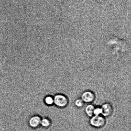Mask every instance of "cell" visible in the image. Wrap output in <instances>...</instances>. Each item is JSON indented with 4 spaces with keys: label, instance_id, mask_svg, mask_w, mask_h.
<instances>
[{
    "label": "cell",
    "instance_id": "277c9868",
    "mask_svg": "<svg viewBox=\"0 0 131 131\" xmlns=\"http://www.w3.org/2000/svg\"><path fill=\"white\" fill-rule=\"evenodd\" d=\"M101 108L102 111V115L104 117L111 116L113 112V108L111 104L109 103L104 104Z\"/></svg>",
    "mask_w": 131,
    "mask_h": 131
},
{
    "label": "cell",
    "instance_id": "52a82bcc",
    "mask_svg": "<svg viewBox=\"0 0 131 131\" xmlns=\"http://www.w3.org/2000/svg\"><path fill=\"white\" fill-rule=\"evenodd\" d=\"M95 106L92 104H89L86 106L85 109V112L86 115L90 117H91L93 115V111Z\"/></svg>",
    "mask_w": 131,
    "mask_h": 131
},
{
    "label": "cell",
    "instance_id": "8992f818",
    "mask_svg": "<svg viewBox=\"0 0 131 131\" xmlns=\"http://www.w3.org/2000/svg\"><path fill=\"white\" fill-rule=\"evenodd\" d=\"M51 124L49 119L47 118H42L40 123V126L45 129H51Z\"/></svg>",
    "mask_w": 131,
    "mask_h": 131
},
{
    "label": "cell",
    "instance_id": "9c48e42d",
    "mask_svg": "<svg viewBox=\"0 0 131 131\" xmlns=\"http://www.w3.org/2000/svg\"><path fill=\"white\" fill-rule=\"evenodd\" d=\"M84 104V102L81 99H77L74 102V105L78 108L83 107Z\"/></svg>",
    "mask_w": 131,
    "mask_h": 131
},
{
    "label": "cell",
    "instance_id": "7a4b0ae2",
    "mask_svg": "<svg viewBox=\"0 0 131 131\" xmlns=\"http://www.w3.org/2000/svg\"><path fill=\"white\" fill-rule=\"evenodd\" d=\"M105 117L102 115H93L90 120L91 125L94 127L100 128L103 127L106 124Z\"/></svg>",
    "mask_w": 131,
    "mask_h": 131
},
{
    "label": "cell",
    "instance_id": "5b68a950",
    "mask_svg": "<svg viewBox=\"0 0 131 131\" xmlns=\"http://www.w3.org/2000/svg\"><path fill=\"white\" fill-rule=\"evenodd\" d=\"M95 99V96L93 92L90 91L83 92L81 96V99L86 103H91L93 102Z\"/></svg>",
    "mask_w": 131,
    "mask_h": 131
},
{
    "label": "cell",
    "instance_id": "6da1fadb",
    "mask_svg": "<svg viewBox=\"0 0 131 131\" xmlns=\"http://www.w3.org/2000/svg\"><path fill=\"white\" fill-rule=\"evenodd\" d=\"M54 105L57 107L65 108L69 104L68 97L65 94H58L53 97Z\"/></svg>",
    "mask_w": 131,
    "mask_h": 131
},
{
    "label": "cell",
    "instance_id": "3957f363",
    "mask_svg": "<svg viewBox=\"0 0 131 131\" xmlns=\"http://www.w3.org/2000/svg\"><path fill=\"white\" fill-rule=\"evenodd\" d=\"M41 118L38 115H34L30 118L28 122L29 127L32 129H37L41 127Z\"/></svg>",
    "mask_w": 131,
    "mask_h": 131
},
{
    "label": "cell",
    "instance_id": "30bf717a",
    "mask_svg": "<svg viewBox=\"0 0 131 131\" xmlns=\"http://www.w3.org/2000/svg\"><path fill=\"white\" fill-rule=\"evenodd\" d=\"M102 111L101 107H95L93 111V115H102Z\"/></svg>",
    "mask_w": 131,
    "mask_h": 131
},
{
    "label": "cell",
    "instance_id": "ba28073f",
    "mask_svg": "<svg viewBox=\"0 0 131 131\" xmlns=\"http://www.w3.org/2000/svg\"><path fill=\"white\" fill-rule=\"evenodd\" d=\"M44 102L47 106H52L54 105L53 97L50 95L46 96L44 98Z\"/></svg>",
    "mask_w": 131,
    "mask_h": 131
}]
</instances>
